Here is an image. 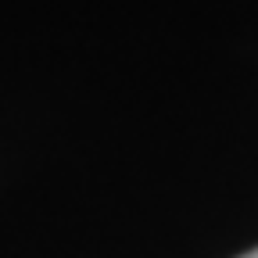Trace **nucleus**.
Wrapping results in <instances>:
<instances>
[{
    "label": "nucleus",
    "instance_id": "1",
    "mask_svg": "<svg viewBox=\"0 0 258 258\" xmlns=\"http://www.w3.org/2000/svg\"><path fill=\"white\" fill-rule=\"evenodd\" d=\"M240 258H258V247H254V251H247V254H240Z\"/></svg>",
    "mask_w": 258,
    "mask_h": 258
}]
</instances>
